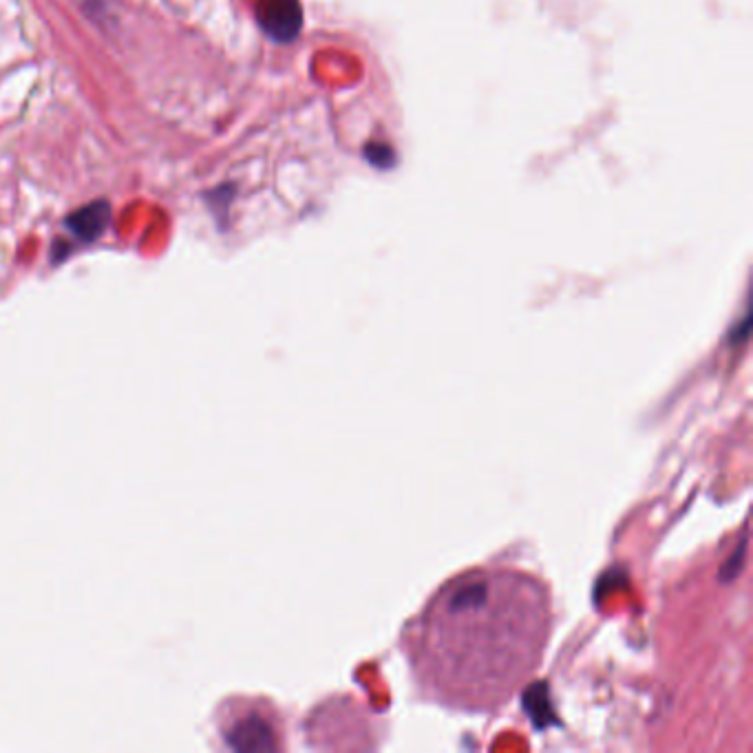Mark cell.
<instances>
[{
	"label": "cell",
	"mask_w": 753,
	"mask_h": 753,
	"mask_svg": "<svg viewBox=\"0 0 753 753\" xmlns=\"http://www.w3.org/2000/svg\"><path fill=\"white\" fill-rule=\"evenodd\" d=\"M553 603L533 575L484 566L449 579L416 614L402 643L416 681L438 703L491 712L544 659Z\"/></svg>",
	"instance_id": "6da1fadb"
},
{
	"label": "cell",
	"mask_w": 753,
	"mask_h": 753,
	"mask_svg": "<svg viewBox=\"0 0 753 753\" xmlns=\"http://www.w3.org/2000/svg\"><path fill=\"white\" fill-rule=\"evenodd\" d=\"M257 20L272 40L290 42L301 34L303 9L299 0H259Z\"/></svg>",
	"instance_id": "7a4b0ae2"
},
{
	"label": "cell",
	"mask_w": 753,
	"mask_h": 753,
	"mask_svg": "<svg viewBox=\"0 0 753 753\" xmlns=\"http://www.w3.org/2000/svg\"><path fill=\"white\" fill-rule=\"evenodd\" d=\"M111 221V206L106 201H93V204H87L78 208L76 212H71L67 219V228L71 230V235L89 243L98 239L102 232L106 230Z\"/></svg>",
	"instance_id": "3957f363"
},
{
	"label": "cell",
	"mask_w": 753,
	"mask_h": 753,
	"mask_svg": "<svg viewBox=\"0 0 753 753\" xmlns=\"http://www.w3.org/2000/svg\"><path fill=\"white\" fill-rule=\"evenodd\" d=\"M228 745L237 751H263L272 749V731L259 718H248L228 734Z\"/></svg>",
	"instance_id": "277c9868"
},
{
	"label": "cell",
	"mask_w": 753,
	"mask_h": 753,
	"mask_svg": "<svg viewBox=\"0 0 753 753\" xmlns=\"http://www.w3.org/2000/svg\"><path fill=\"white\" fill-rule=\"evenodd\" d=\"M363 155L376 168H391L396 164V151L389 144H369L365 146Z\"/></svg>",
	"instance_id": "5b68a950"
},
{
	"label": "cell",
	"mask_w": 753,
	"mask_h": 753,
	"mask_svg": "<svg viewBox=\"0 0 753 753\" xmlns=\"http://www.w3.org/2000/svg\"><path fill=\"white\" fill-rule=\"evenodd\" d=\"M78 5H82L84 9H87L89 14H95L102 9V0H78Z\"/></svg>",
	"instance_id": "8992f818"
}]
</instances>
